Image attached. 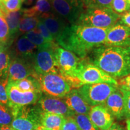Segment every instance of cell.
<instances>
[{"mask_svg": "<svg viewBox=\"0 0 130 130\" xmlns=\"http://www.w3.org/2000/svg\"><path fill=\"white\" fill-rule=\"evenodd\" d=\"M118 86H119L120 89L130 92V74L122 78L118 83Z\"/></svg>", "mask_w": 130, "mask_h": 130, "instance_id": "obj_37", "label": "cell"}, {"mask_svg": "<svg viewBox=\"0 0 130 130\" xmlns=\"http://www.w3.org/2000/svg\"><path fill=\"white\" fill-rule=\"evenodd\" d=\"M9 28L10 38L14 36L18 32L19 24L22 17L21 10L14 12H7L4 14Z\"/></svg>", "mask_w": 130, "mask_h": 130, "instance_id": "obj_22", "label": "cell"}, {"mask_svg": "<svg viewBox=\"0 0 130 130\" xmlns=\"http://www.w3.org/2000/svg\"><path fill=\"white\" fill-rule=\"evenodd\" d=\"M76 78L80 87L84 84L99 83H108L118 86V82L116 79L86 58H81Z\"/></svg>", "mask_w": 130, "mask_h": 130, "instance_id": "obj_5", "label": "cell"}, {"mask_svg": "<svg viewBox=\"0 0 130 130\" xmlns=\"http://www.w3.org/2000/svg\"><path fill=\"white\" fill-rule=\"evenodd\" d=\"M36 29L41 34V35L44 37L47 41L50 42H54L55 40L54 39L53 36H52L51 33L49 31L48 29H47L46 26L45 25V24L40 19L39 22L38 24H37V27Z\"/></svg>", "mask_w": 130, "mask_h": 130, "instance_id": "obj_34", "label": "cell"}, {"mask_svg": "<svg viewBox=\"0 0 130 130\" xmlns=\"http://www.w3.org/2000/svg\"><path fill=\"white\" fill-rule=\"evenodd\" d=\"M56 43L47 48L38 49L33 58V68L37 75L49 73H58L57 63L56 57Z\"/></svg>", "mask_w": 130, "mask_h": 130, "instance_id": "obj_10", "label": "cell"}, {"mask_svg": "<svg viewBox=\"0 0 130 130\" xmlns=\"http://www.w3.org/2000/svg\"><path fill=\"white\" fill-rule=\"evenodd\" d=\"M84 9L111 8L113 0H81Z\"/></svg>", "mask_w": 130, "mask_h": 130, "instance_id": "obj_31", "label": "cell"}, {"mask_svg": "<svg viewBox=\"0 0 130 130\" xmlns=\"http://www.w3.org/2000/svg\"><path fill=\"white\" fill-rule=\"evenodd\" d=\"M1 5H2V0H0V7H1Z\"/></svg>", "mask_w": 130, "mask_h": 130, "instance_id": "obj_44", "label": "cell"}, {"mask_svg": "<svg viewBox=\"0 0 130 130\" xmlns=\"http://www.w3.org/2000/svg\"><path fill=\"white\" fill-rule=\"evenodd\" d=\"M106 46H129L130 27L117 23L109 29L104 43Z\"/></svg>", "mask_w": 130, "mask_h": 130, "instance_id": "obj_14", "label": "cell"}, {"mask_svg": "<svg viewBox=\"0 0 130 130\" xmlns=\"http://www.w3.org/2000/svg\"><path fill=\"white\" fill-rule=\"evenodd\" d=\"M126 130H130V119H126Z\"/></svg>", "mask_w": 130, "mask_h": 130, "instance_id": "obj_42", "label": "cell"}, {"mask_svg": "<svg viewBox=\"0 0 130 130\" xmlns=\"http://www.w3.org/2000/svg\"><path fill=\"white\" fill-rule=\"evenodd\" d=\"M8 84V77L0 79V103L3 104H9V98H8L6 87Z\"/></svg>", "mask_w": 130, "mask_h": 130, "instance_id": "obj_33", "label": "cell"}, {"mask_svg": "<svg viewBox=\"0 0 130 130\" xmlns=\"http://www.w3.org/2000/svg\"><path fill=\"white\" fill-rule=\"evenodd\" d=\"M88 116L100 130H107L115 122V118L104 105L91 107Z\"/></svg>", "mask_w": 130, "mask_h": 130, "instance_id": "obj_15", "label": "cell"}, {"mask_svg": "<svg viewBox=\"0 0 130 130\" xmlns=\"http://www.w3.org/2000/svg\"><path fill=\"white\" fill-rule=\"evenodd\" d=\"M37 130H43V129H42V127L41 126V127H40V128H39V129H37Z\"/></svg>", "mask_w": 130, "mask_h": 130, "instance_id": "obj_45", "label": "cell"}, {"mask_svg": "<svg viewBox=\"0 0 130 130\" xmlns=\"http://www.w3.org/2000/svg\"><path fill=\"white\" fill-rule=\"evenodd\" d=\"M53 12L69 24H76L84 10L81 0H49Z\"/></svg>", "mask_w": 130, "mask_h": 130, "instance_id": "obj_9", "label": "cell"}, {"mask_svg": "<svg viewBox=\"0 0 130 130\" xmlns=\"http://www.w3.org/2000/svg\"><path fill=\"white\" fill-rule=\"evenodd\" d=\"M102 105L106 107L115 118L119 120L125 118L124 99L119 87L108 97Z\"/></svg>", "mask_w": 130, "mask_h": 130, "instance_id": "obj_18", "label": "cell"}, {"mask_svg": "<svg viewBox=\"0 0 130 130\" xmlns=\"http://www.w3.org/2000/svg\"><path fill=\"white\" fill-rule=\"evenodd\" d=\"M111 8L116 13H123L130 10V5L127 0H113Z\"/></svg>", "mask_w": 130, "mask_h": 130, "instance_id": "obj_32", "label": "cell"}, {"mask_svg": "<svg viewBox=\"0 0 130 130\" xmlns=\"http://www.w3.org/2000/svg\"><path fill=\"white\" fill-rule=\"evenodd\" d=\"M39 22V18L35 16H22L19 24V33H27L35 30Z\"/></svg>", "mask_w": 130, "mask_h": 130, "instance_id": "obj_25", "label": "cell"}, {"mask_svg": "<svg viewBox=\"0 0 130 130\" xmlns=\"http://www.w3.org/2000/svg\"><path fill=\"white\" fill-rule=\"evenodd\" d=\"M0 130H14L11 125L0 126Z\"/></svg>", "mask_w": 130, "mask_h": 130, "instance_id": "obj_40", "label": "cell"}, {"mask_svg": "<svg viewBox=\"0 0 130 130\" xmlns=\"http://www.w3.org/2000/svg\"><path fill=\"white\" fill-rule=\"evenodd\" d=\"M35 75L32 61L21 58H13L11 60L7 72L9 82H15Z\"/></svg>", "mask_w": 130, "mask_h": 130, "instance_id": "obj_12", "label": "cell"}, {"mask_svg": "<svg viewBox=\"0 0 130 130\" xmlns=\"http://www.w3.org/2000/svg\"><path fill=\"white\" fill-rule=\"evenodd\" d=\"M110 28L69 24L56 42L62 48L74 53L80 58H84L95 48L104 45Z\"/></svg>", "mask_w": 130, "mask_h": 130, "instance_id": "obj_1", "label": "cell"}, {"mask_svg": "<svg viewBox=\"0 0 130 130\" xmlns=\"http://www.w3.org/2000/svg\"><path fill=\"white\" fill-rule=\"evenodd\" d=\"M21 12L22 16L35 17H40L43 14L53 13L49 0H37L32 7L22 9Z\"/></svg>", "mask_w": 130, "mask_h": 130, "instance_id": "obj_21", "label": "cell"}, {"mask_svg": "<svg viewBox=\"0 0 130 130\" xmlns=\"http://www.w3.org/2000/svg\"><path fill=\"white\" fill-rule=\"evenodd\" d=\"M39 107L43 111L60 115L65 118L73 117L75 115L68 107L62 98L42 95L38 101Z\"/></svg>", "mask_w": 130, "mask_h": 130, "instance_id": "obj_13", "label": "cell"}, {"mask_svg": "<svg viewBox=\"0 0 130 130\" xmlns=\"http://www.w3.org/2000/svg\"><path fill=\"white\" fill-rule=\"evenodd\" d=\"M65 118L60 115L42 111L40 115V125L44 129L60 130Z\"/></svg>", "mask_w": 130, "mask_h": 130, "instance_id": "obj_20", "label": "cell"}, {"mask_svg": "<svg viewBox=\"0 0 130 130\" xmlns=\"http://www.w3.org/2000/svg\"><path fill=\"white\" fill-rule=\"evenodd\" d=\"M107 130H125L124 128L117 122H114L113 125Z\"/></svg>", "mask_w": 130, "mask_h": 130, "instance_id": "obj_39", "label": "cell"}, {"mask_svg": "<svg viewBox=\"0 0 130 130\" xmlns=\"http://www.w3.org/2000/svg\"><path fill=\"white\" fill-rule=\"evenodd\" d=\"M68 107L77 115H88L91 106L84 100L77 89H72L63 98Z\"/></svg>", "mask_w": 130, "mask_h": 130, "instance_id": "obj_16", "label": "cell"}, {"mask_svg": "<svg viewBox=\"0 0 130 130\" xmlns=\"http://www.w3.org/2000/svg\"><path fill=\"white\" fill-rule=\"evenodd\" d=\"M22 91H37L42 92L39 81L35 76H30L21 80L11 82Z\"/></svg>", "mask_w": 130, "mask_h": 130, "instance_id": "obj_23", "label": "cell"}, {"mask_svg": "<svg viewBox=\"0 0 130 130\" xmlns=\"http://www.w3.org/2000/svg\"><path fill=\"white\" fill-rule=\"evenodd\" d=\"M10 39L9 28L4 15L0 14V46H4Z\"/></svg>", "mask_w": 130, "mask_h": 130, "instance_id": "obj_30", "label": "cell"}, {"mask_svg": "<svg viewBox=\"0 0 130 130\" xmlns=\"http://www.w3.org/2000/svg\"><path fill=\"white\" fill-rule=\"evenodd\" d=\"M24 35L31 42L35 45L38 49L47 48L55 44L54 42L47 41L36 29L30 31Z\"/></svg>", "mask_w": 130, "mask_h": 130, "instance_id": "obj_24", "label": "cell"}, {"mask_svg": "<svg viewBox=\"0 0 130 130\" xmlns=\"http://www.w3.org/2000/svg\"><path fill=\"white\" fill-rule=\"evenodd\" d=\"M23 4V0H2L1 9L3 14L7 12L20 11Z\"/></svg>", "mask_w": 130, "mask_h": 130, "instance_id": "obj_29", "label": "cell"}, {"mask_svg": "<svg viewBox=\"0 0 130 130\" xmlns=\"http://www.w3.org/2000/svg\"><path fill=\"white\" fill-rule=\"evenodd\" d=\"M38 48L23 35L16 40L14 46V58H21L32 61Z\"/></svg>", "mask_w": 130, "mask_h": 130, "instance_id": "obj_19", "label": "cell"}, {"mask_svg": "<svg viewBox=\"0 0 130 130\" xmlns=\"http://www.w3.org/2000/svg\"><path fill=\"white\" fill-rule=\"evenodd\" d=\"M87 59L114 78L130 74V46L103 45L91 52Z\"/></svg>", "mask_w": 130, "mask_h": 130, "instance_id": "obj_2", "label": "cell"}, {"mask_svg": "<svg viewBox=\"0 0 130 130\" xmlns=\"http://www.w3.org/2000/svg\"><path fill=\"white\" fill-rule=\"evenodd\" d=\"M74 118L80 130H100L91 121L88 115L75 114Z\"/></svg>", "mask_w": 130, "mask_h": 130, "instance_id": "obj_27", "label": "cell"}, {"mask_svg": "<svg viewBox=\"0 0 130 130\" xmlns=\"http://www.w3.org/2000/svg\"><path fill=\"white\" fill-rule=\"evenodd\" d=\"M121 24L130 27V10L123 13L121 16Z\"/></svg>", "mask_w": 130, "mask_h": 130, "instance_id": "obj_38", "label": "cell"}, {"mask_svg": "<svg viewBox=\"0 0 130 130\" xmlns=\"http://www.w3.org/2000/svg\"><path fill=\"white\" fill-rule=\"evenodd\" d=\"M0 14H2V15H4V14H3V12L2 11V10H1V7H0Z\"/></svg>", "mask_w": 130, "mask_h": 130, "instance_id": "obj_43", "label": "cell"}, {"mask_svg": "<svg viewBox=\"0 0 130 130\" xmlns=\"http://www.w3.org/2000/svg\"><path fill=\"white\" fill-rule=\"evenodd\" d=\"M60 130H80L74 116L65 118Z\"/></svg>", "mask_w": 130, "mask_h": 130, "instance_id": "obj_36", "label": "cell"}, {"mask_svg": "<svg viewBox=\"0 0 130 130\" xmlns=\"http://www.w3.org/2000/svg\"><path fill=\"white\" fill-rule=\"evenodd\" d=\"M42 129H43V130H49V129H44V128H42Z\"/></svg>", "mask_w": 130, "mask_h": 130, "instance_id": "obj_47", "label": "cell"}, {"mask_svg": "<svg viewBox=\"0 0 130 130\" xmlns=\"http://www.w3.org/2000/svg\"><path fill=\"white\" fill-rule=\"evenodd\" d=\"M118 86L108 83L84 84L77 89L87 103L93 107L103 104Z\"/></svg>", "mask_w": 130, "mask_h": 130, "instance_id": "obj_8", "label": "cell"}, {"mask_svg": "<svg viewBox=\"0 0 130 130\" xmlns=\"http://www.w3.org/2000/svg\"><path fill=\"white\" fill-rule=\"evenodd\" d=\"M35 77L39 81L42 92L46 95L63 99L71 90L68 81L58 73L36 74Z\"/></svg>", "mask_w": 130, "mask_h": 130, "instance_id": "obj_7", "label": "cell"}, {"mask_svg": "<svg viewBox=\"0 0 130 130\" xmlns=\"http://www.w3.org/2000/svg\"><path fill=\"white\" fill-rule=\"evenodd\" d=\"M11 60L9 52L5 46H0V79L7 77V72Z\"/></svg>", "mask_w": 130, "mask_h": 130, "instance_id": "obj_26", "label": "cell"}, {"mask_svg": "<svg viewBox=\"0 0 130 130\" xmlns=\"http://www.w3.org/2000/svg\"><path fill=\"white\" fill-rule=\"evenodd\" d=\"M127 1H128V3H129V4L130 5V0H127Z\"/></svg>", "mask_w": 130, "mask_h": 130, "instance_id": "obj_46", "label": "cell"}, {"mask_svg": "<svg viewBox=\"0 0 130 130\" xmlns=\"http://www.w3.org/2000/svg\"><path fill=\"white\" fill-rule=\"evenodd\" d=\"M13 115L9 105L0 103V126L11 125Z\"/></svg>", "mask_w": 130, "mask_h": 130, "instance_id": "obj_28", "label": "cell"}, {"mask_svg": "<svg viewBox=\"0 0 130 130\" xmlns=\"http://www.w3.org/2000/svg\"><path fill=\"white\" fill-rule=\"evenodd\" d=\"M121 19V14L114 12L111 8L85 9L81 14L75 24L108 28L113 27Z\"/></svg>", "mask_w": 130, "mask_h": 130, "instance_id": "obj_3", "label": "cell"}, {"mask_svg": "<svg viewBox=\"0 0 130 130\" xmlns=\"http://www.w3.org/2000/svg\"><path fill=\"white\" fill-rule=\"evenodd\" d=\"M13 119L11 126L14 130H37L41 127L42 110L36 107L25 106L13 109Z\"/></svg>", "mask_w": 130, "mask_h": 130, "instance_id": "obj_6", "label": "cell"}, {"mask_svg": "<svg viewBox=\"0 0 130 130\" xmlns=\"http://www.w3.org/2000/svg\"><path fill=\"white\" fill-rule=\"evenodd\" d=\"M36 1L37 0H23V3H25L27 6H30V5L33 4L35 1L36 2Z\"/></svg>", "mask_w": 130, "mask_h": 130, "instance_id": "obj_41", "label": "cell"}, {"mask_svg": "<svg viewBox=\"0 0 130 130\" xmlns=\"http://www.w3.org/2000/svg\"><path fill=\"white\" fill-rule=\"evenodd\" d=\"M119 89L122 93L124 99L125 118L126 119H130V92L120 88Z\"/></svg>", "mask_w": 130, "mask_h": 130, "instance_id": "obj_35", "label": "cell"}, {"mask_svg": "<svg viewBox=\"0 0 130 130\" xmlns=\"http://www.w3.org/2000/svg\"><path fill=\"white\" fill-rule=\"evenodd\" d=\"M9 107L11 109H15L19 107L28 106L35 104L42 95V92L37 91H22L18 88L12 83L9 82L6 87Z\"/></svg>", "mask_w": 130, "mask_h": 130, "instance_id": "obj_11", "label": "cell"}, {"mask_svg": "<svg viewBox=\"0 0 130 130\" xmlns=\"http://www.w3.org/2000/svg\"><path fill=\"white\" fill-rule=\"evenodd\" d=\"M39 18L46 26L55 41L60 37L66 27L69 25L66 21L54 13L43 14Z\"/></svg>", "mask_w": 130, "mask_h": 130, "instance_id": "obj_17", "label": "cell"}, {"mask_svg": "<svg viewBox=\"0 0 130 130\" xmlns=\"http://www.w3.org/2000/svg\"><path fill=\"white\" fill-rule=\"evenodd\" d=\"M56 57L59 74L68 81L71 87H80L76 77L81 58L72 52L58 46L56 48Z\"/></svg>", "mask_w": 130, "mask_h": 130, "instance_id": "obj_4", "label": "cell"}]
</instances>
